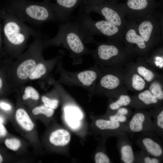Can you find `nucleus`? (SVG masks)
Listing matches in <instances>:
<instances>
[{
  "instance_id": "14",
  "label": "nucleus",
  "mask_w": 163,
  "mask_h": 163,
  "mask_svg": "<svg viewBox=\"0 0 163 163\" xmlns=\"http://www.w3.org/2000/svg\"><path fill=\"white\" fill-rule=\"evenodd\" d=\"M155 133L140 134L136 142L142 151L163 160V146L160 141L156 137Z\"/></svg>"
},
{
  "instance_id": "25",
  "label": "nucleus",
  "mask_w": 163,
  "mask_h": 163,
  "mask_svg": "<svg viewBox=\"0 0 163 163\" xmlns=\"http://www.w3.org/2000/svg\"><path fill=\"white\" fill-rule=\"evenodd\" d=\"M15 117L17 122L23 129L27 131L33 129L34 124L24 108H18L15 112Z\"/></svg>"
},
{
  "instance_id": "24",
  "label": "nucleus",
  "mask_w": 163,
  "mask_h": 163,
  "mask_svg": "<svg viewBox=\"0 0 163 163\" xmlns=\"http://www.w3.org/2000/svg\"><path fill=\"white\" fill-rule=\"evenodd\" d=\"M133 113L129 107H123L113 112L107 113L104 118L126 124Z\"/></svg>"
},
{
  "instance_id": "30",
  "label": "nucleus",
  "mask_w": 163,
  "mask_h": 163,
  "mask_svg": "<svg viewBox=\"0 0 163 163\" xmlns=\"http://www.w3.org/2000/svg\"><path fill=\"white\" fill-rule=\"evenodd\" d=\"M18 91L22 92V98L24 101L31 100L37 101L40 99V96L39 93L32 86L24 85L18 92Z\"/></svg>"
},
{
  "instance_id": "35",
  "label": "nucleus",
  "mask_w": 163,
  "mask_h": 163,
  "mask_svg": "<svg viewBox=\"0 0 163 163\" xmlns=\"http://www.w3.org/2000/svg\"><path fill=\"white\" fill-rule=\"evenodd\" d=\"M94 160L96 163H110L112 162L110 159L104 151H99L94 156Z\"/></svg>"
},
{
  "instance_id": "12",
  "label": "nucleus",
  "mask_w": 163,
  "mask_h": 163,
  "mask_svg": "<svg viewBox=\"0 0 163 163\" xmlns=\"http://www.w3.org/2000/svg\"><path fill=\"white\" fill-rule=\"evenodd\" d=\"M161 4L155 0H125L120 3L128 20L135 22L154 13Z\"/></svg>"
},
{
  "instance_id": "31",
  "label": "nucleus",
  "mask_w": 163,
  "mask_h": 163,
  "mask_svg": "<svg viewBox=\"0 0 163 163\" xmlns=\"http://www.w3.org/2000/svg\"><path fill=\"white\" fill-rule=\"evenodd\" d=\"M162 161V160L151 156L142 150L135 154L134 163H160Z\"/></svg>"
},
{
  "instance_id": "20",
  "label": "nucleus",
  "mask_w": 163,
  "mask_h": 163,
  "mask_svg": "<svg viewBox=\"0 0 163 163\" xmlns=\"http://www.w3.org/2000/svg\"><path fill=\"white\" fill-rule=\"evenodd\" d=\"M126 69L124 84L126 88L135 91L140 92L146 88L147 84L129 65Z\"/></svg>"
},
{
  "instance_id": "3",
  "label": "nucleus",
  "mask_w": 163,
  "mask_h": 163,
  "mask_svg": "<svg viewBox=\"0 0 163 163\" xmlns=\"http://www.w3.org/2000/svg\"><path fill=\"white\" fill-rule=\"evenodd\" d=\"M4 8L19 19L37 26L48 21L61 22L49 0L36 2L30 0H6Z\"/></svg>"
},
{
  "instance_id": "41",
  "label": "nucleus",
  "mask_w": 163,
  "mask_h": 163,
  "mask_svg": "<svg viewBox=\"0 0 163 163\" xmlns=\"http://www.w3.org/2000/svg\"><path fill=\"white\" fill-rule=\"evenodd\" d=\"M3 122V120L0 117V123H2Z\"/></svg>"
},
{
  "instance_id": "39",
  "label": "nucleus",
  "mask_w": 163,
  "mask_h": 163,
  "mask_svg": "<svg viewBox=\"0 0 163 163\" xmlns=\"http://www.w3.org/2000/svg\"><path fill=\"white\" fill-rule=\"evenodd\" d=\"M3 161V158L2 157L1 155L0 154V163L2 162Z\"/></svg>"
},
{
  "instance_id": "7",
  "label": "nucleus",
  "mask_w": 163,
  "mask_h": 163,
  "mask_svg": "<svg viewBox=\"0 0 163 163\" xmlns=\"http://www.w3.org/2000/svg\"><path fill=\"white\" fill-rule=\"evenodd\" d=\"M61 61L56 66V72L59 77L57 80L61 84L69 87L78 86L87 90L92 95L94 92L97 80L101 73V69L96 65L85 70L70 72L63 67Z\"/></svg>"
},
{
  "instance_id": "34",
  "label": "nucleus",
  "mask_w": 163,
  "mask_h": 163,
  "mask_svg": "<svg viewBox=\"0 0 163 163\" xmlns=\"http://www.w3.org/2000/svg\"><path fill=\"white\" fill-rule=\"evenodd\" d=\"M5 143L8 148L14 151L18 150L21 146V141L15 138L7 139L5 140Z\"/></svg>"
},
{
  "instance_id": "26",
  "label": "nucleus",
  "mask_w": 163,
  "mask_h": 163,
  "mask_svg": "<svg viewBox=\"0 0 163 163\" xmlns=\"http://www.w3.org/2000/svg\"><path fill=\"white\" fill-rule=\"evenodd\" d=\"M145 61L154 69L162 70L163 68L162 47L155 48L146 58L143 59Z\"/></svg>"
},
{
  "instance_id": "32",
  "label": "nucleus",
  "mask_w": 163,
  "mask_h": 163,
  "mask_svg": "<svg viewBox=\"0 0 163 163\" xmlns=\"http://www.w3.org/2000/svg\"><path fill=\"white\" fill-rule=\"evenodd\" d=\"M32 113L34 115L42 114L47 117H50L54 114V110L43 104L34 108L32 110Z\"/></svg>"
},
{
  "instance_id": "1",
  "label": "nucleus",
  "mask_w": 163,
  "mask_h": 163,
  "mask_svg": "<svg viewBox=\"0 0 163 163\" xmlns=\"http://www.w3.org/2000/svg\"><path fill=\"white\" fill-rule=\"evenodd\" d=\"M33 42L28 48L13 62L6 59L8 80L11 90L18 92L28 81L38 62L44 58L46 37L39 31L33 37Z\"/></svg>"
},
{
  "instance_id": "10",
  "label": "nucleus",
  "mask_w": 163,
  "mask_h": 163,
  "mask_svg": "<svg viewBox=\"0 0 163 163\" xmlns=\"http://www.w3.org/2000/svg\"><path fill=\"white\" fill-rule=\"evenodd\" d=\"M101 69L94 94L104 95L109 98L123 86L126 69L119 67Z\"/></svg>"
},
{
  "instance_id": "28",
  "label": "nucleus",
  "mask_w": 163,
  "mask_h": 163,
  "mask_svg": "<svg viewBox=\"0 0 163 163\" xmlns=\"http://www.w3.org/2000/svg\"><path fill=\"white\" fill-rule=\"evenodd\" d=\"M7 65L5 60L0 64V94L11 90L7 75Z\"/></svg>"
},
{
  "instance_id": "21",
  "label": "nucleus",
  "mask_w": 163,
  "mask_h": 163,
  "mask_svg": "<svg viewBox=\"0 0 163 163\" xmlns=\"http://www.w3.org/2000/svg\"><path fill=\"white\" fill-rule=\"evenodd\" d=\"M83 0H56L55 3H53V5L61 22H66L69 20L73 10L81 4Z\"/></svg>"
},
{
  "instance_id": "19",
  "label": "nucleus",
  "mask_w": 163,
  "mask_h": 163,
  "mask_svg": "<svg viewBox=\"0 0 163 163\" xmlns=\"http://www.w3.org/2000/svg\"><path fill=\"white\" fill-rule=\"evenodd\" d=\"M94 123L98 131L108 136H115L120 133L124 132H126V124L104 118L97 119L95 120Z\"/></svg>"
},
{
  "instance_id": "18",
  "label": "nucleus",
  "mask_w": 163,
  "mask_h": 163,
  "mask_svg": "<svg viewBox=\"0 0 163 163\" xmlns=\"http://www.w3.org/2000/svg\"><path fill=\"white\" fill-rule=\"evenodd\" d=\"M162 104L150 91L148 89L139 92L133 96L130 107L136 109H142L158 107Z\"/></svg>"
},
{
  "instance_id": "29",
  "label": "nucleus",
  "mask_w": 163,
  "mask_h": 163,
  "mask_svg": "<svg viewBox=\"0 0 163 163\" xmlns=\"http://www.w3.org/2000/svg\"><path fill=\"white\" fill-rule=\"evenodd\" d=\"M149 85V90L159 101L163 103V89L161 78H157Z\"/></svg>"
},
{
  "instance_id": "33",
  "label": "nucleus",
  "mask_w": 163,
  "mask_h": 163,
  "mask_svg": "<svg viewBox=\"0 0 163 163\" xmlns=\"http://www.w3.org/2000/svg\"><path fill=\"white\" fill-rule=\"evenodd\" d=\"M41 100L44 105L54 110L57 108L59 103L58 99L50 97L46 95L42 96Z\"/></svg>"
},
{
  "instance_id": "13",
  "label": "nucleus",
  "mask_w": 163,
  "mask_h": 163,
  "mask_svg": "<svg viewBox=\"0 0 163 163\" xmlns=\"http://www.w3.org/2000/svg\"><path fill=\"white\" fill-rule=\"evenodd\" d=\"M126 132L132 134L156 133L150 111L136 109L126 125Z\"/></svg>"
},
{
  "instance_id": "22",
  "label": "nucleus",
  "mask_w": 163,
  "mask_h": 163,
  "mask_svg": "<svg viewBox=\"0 0 163 163\" xmlns=\"http://www.w3.org/2000/svg\"><path fill=\"white\" fill-rule=\"evenodd\" d=\"M129 63V65L145 80L149 84L155 79L160 78L154 69L147 63L142 58H137L136 63Z\"/></svg>"
},
{
  "instance_id": "5",
  "label": "nucleus",
  "mask_w": 163,
  "mask_h": 163,
  "mask_svg": "<svg viewBox=\"0 0 163 163\" xmlns=\"http://www.w3.org/2000/svg\"><path fill=\"white\" fill-rule=\"evenodd\" d=\"M90 14L80 8L74 20L78 26L85 44L95 43L96 41L93 37L95 34L104 36L108 40L123 43V30L106 20H94Z\"/></svg>"
},
{
  "instance_id": "11",
  "label": "nucleus",
  "mask_w": 163,
  "mask_h": 163,
  "mask_svg": "<svg viewBox=\"0 0 163 163\" xmlns=\"http://www.w3.org/2000/svg\"><path fill=\"white\" fill-rule=\"evenodd\" d=\"M127 21L123 29V43L133 58L145 59L153 50L138 33L136 22L133 21Z\"/></svg>"
},
{
  "instance_id": "36",
  "label": "nucleus",
  "mask_w": 163,
  "mask_h": 163,
  "mask_svg": "<svg viewBox=\"0 0 163 163\" xmlns=\"http://www.w3.org/2000/svg\"><path fill=\"white\" fill-rule=\"evenodd\" d=\"M0 108L5 111H10L12 109L11 105L5 101H0Z\"/></svg>"
},
{
  "instance_id": "23",
  "label": "nucleus",
  "mask_w": 163,
  "mask_h": 163,
  "mask_svg": "<svg viewBox=\"0 0 163 163\" xmlns=\"http://www.w3.org/2000/svg\"><path fill=\"white\" fill-rule=\"evenodd\" d=\"M49 139L50 142L53 145L63 147L69 143L71 139V135L67 130L59 129L51 133Z\"/></svg>"
},
{
  "instance_id": "16",
  "label": "nucleus",
  "mask_w": 163,
  "mask_h": 163,
  "mask_svg": "<svg viewBox=\"0 0 163 163\" xmlns=\"http://www.w3.org/2000/svg\"><path fill=\"white\" fill-rule=\"evenodd\" d=\"M127 134L124 132L116 136L115 137L117 139L116 147L119 153L121 162L134 163L135 154Z\"/></svg>"
},
{
  "instance_id": "40",
  "label": "nucleus",
  "mask_w": 163,
  "mask_h": 163,
  "mask_svg": "<svg viewBox=\"0 0 163 163\" xmlns=\"http://www.w3.org/2000/svg\"><path fill=\"white\" fill-rule=\"evenodd\" d=\"M102 1H113V2H116L117 0H101Z\"/></svg>"
},
{
  "instance_id": "2",
  "label": "nucleus",
  "mask_w": 163,
  "mask_h": 163,
  "mask_svg": "<svg viewBox=\"0 0 163 163\" xmlns=\"http://www.w3.org/2000/svg\"><path fill=\"white\" fill-rule=\"evenodd\" d=\"M1 17L3 21L4 53L8 58L17 59L26 48L30 37H34L37 31L4 7L1 9Z\"/></svg>"
},
{
  "instance_id": "15",
  "label": "nucleus",
  "mask_w": 163,
  "mask_h": 163,
  "mask_svg": "<svg viewBox=\"0 0 163 163\" xmlns=\"http://www.w3.org/2000/svg\"><path fill=\"white\" fill-rule=\"evenodd\" d=\"M65 54L63 51L60 50L58 54L51 59L45 60L44 58L38 63L30 75L28 81L44 79L50 75L54 67L63 58Z\"/></svg>"
},
{
  "instance_id": "8",
  "label": "nucleus",
  "mask_w": 163,
  "mask_h": 163,
  "mask_svg": "<svg viewBox=\"0 0 163 163\" xmlns=\"http://www.w3.org/2000/svg\"><path fill=\"white\" fill-rule=\"evenodd\" d=\"M81 7L85 12L90 14L95 12L123 30L127 21L120 3L116 2L101 0H84Z\"/></svg>"
},
{
  "instance_id": "38",
  "label": "nucleus",
  "mask_w": 163,
  "mask_h": 163,
  "mask_svg": "<svg viewBox=\"0 0 163 163\" xmlns=\"http://www.w3.org/2000/svg\"><path fill=\"white\" fill-rule=\"evenodd\" d=\"M7 133V131L5 126L0 123V137H4Z\"/></svg>"
},
{
  "instance_id": "27",
  "label": "nucleus",
  "mask_w": 163,
  "mask_h": 163,
  "mask_svg": "<svg viewBox=\"0 0 163 163\" xmlns=\"http://www.w3.org/2000/svg\"><path fill=\"white\" fill-rule=\"evenodd\" d=\"M153 121L154 129L156 133L161 138L163 136V105L154 108L150 111Z\"/></svg>"
},
{
  "instance_id": "9",
  "label": "nucleus",
  "mask_w": 163,
  "mask_h": 163,
  "mask_svg": "<svg viewBox=\"0 0 163 163\" xmlns=\"http://www.w3.org/2000/svg\"><path fill=\"white\" fill-rule=\"evenodd\" d=\"M136 22L138 33L147 44L152 50L157 47L162 37L161 14L155 12Z\"/></svg>"
},
{
  "instance_id": "17",
  "label": "nucleus",
  "mask_w": 163,
  "mask_h": 163,
  "mask_svg": "<svg viewBox=\"0 0 163 163\" xmlns=\"http://www.w3.org/2000/svg\"><path fill=\"white\" fill-rule=\"evenodd\" d=\"M126 88L123 86L113 93L108 98L107 112L110 113L123 107H130L133 96L129 95Z\"/></svg>"
},
{
  "instance_id": "6",
  "label": "nucleus",
  "mask_w": 163,
  "mask_h": 163,
  "mask_svg": "<svg viewBox=\"0 0 163 163\" xmlns=\"http://www.w3.org/2000/svg\"><path fill=\"white\" fill-rule=\"evenodd\" d=\"M95 44L96 47L91 50V54L95 64L101 69L123 67L128 65L133 58L122 43L107 40Z\"/></svg>"
},
{
  "instance_id": "37",
  "label": "nucleus",
  "mask_w": 163,
  "mask_h": 163,
  "mask_svg": "<svg viewBox=\"0 0 163 163\" xmlns=\"http://www.w3.org/2000/svg\"><path fill=\"white\" fill-rule=\"evenodd\" d=\"M1 9H0V20L1 18ZM3 53L2 52V39L1 37V27L0 23V63L2 61V57L3 56Z\"/></svg>"
},
{
  "instance_id": "4",
  "label": "nucleus",
  "mask_w": 163,
  "mask_h": 163,
  "mask_svg": "<svg viewBox=\"0 0 163 163\" xmlns=\"http://www.w3.org/2000/svg\"><path fill=\"white\" fill-rule=\"evenodd\" d=\"M44 43L46 48L60 46L68 50L75 65L82 64L83 56L91 53V50L85 45L78 26L74 20L59 25L56 36L50 39L46 37Z\"/></svg>"
}]
</instances>
